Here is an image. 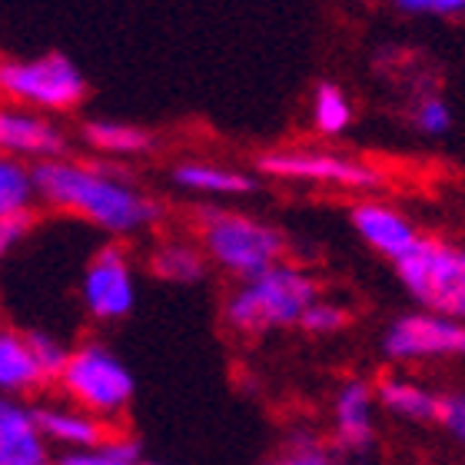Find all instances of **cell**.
<instances>
[{
  "label": "cell",
  "mask_w": 465,
  "mask_h": 465,
  "mask_svg": "<svg viewBox=\"0 0 465 465\" xmlns=\"http://www.w3.org/2000/svg\"><path fill=\"white\" fill-rule=\"evenodd\" d=\"M260 465H336V452L312 436L290 439L276 456L262 459Z\"/></svg>",
  "instance_id": "25"
},
{
  "label": "cell",
  "mask_w": 465,
  "mask_h": 465,
  "mask_svg": "<svg viewBox=\"0 0 465 465\" xmlns=\"http://www.w3.org/2000/svg\"><path fill=\"white\" fill-rule=\"evenodd\" d=\"M47 386L50 379L37 362L30 330H20L14 322L0 320V396L34 399Z\"/></svg>",
  "instance_id": "16"
},
{
  "label": "cell",
  "mask_w": 465,
  "mask_h": 465,
  "mask_svg": "<svg viewBox=\"0 0 465 465\" xmlns=\"http://www.w3.org/2000/svg\"><path fill=\"white\" fill-rule=\"evenodd\" d=\"M30 342H34V352H37L40 369L47 372L50 386H54V382H57V376H60V369H64V362H67L70 346L60 340V336H54V332H47V330H30Z\"/></svg>",
  "instance_id": "26"
},
{
  "label": "cell",
  "mask_w": 465,
  "mask_h": 465,
  "mask_svg": "<svg viewBox=\"0 0 465 465\" xmlns=\"http://www.w3.org/2000/svg\"><path fill=\"white\" fill-rule=\"evenodd\" d=\"M376 389V406L379 412L409 422V426H429L439 422V409H442V392L426 382H419L402 372H386L372 382Z\"/></svg>",
  "instance_id": "18"
},
{
  "label": "cell",
  "mask_w": 465,
  "mask_h": 465,
  "mask_svg": "<svg viewBox=\"0 0 465 465\" xmlns=\"http://www.w3.org/2000/svg\"><path fill=\"white\" fill-rule=\"evenodd\" d=\"M57 452L50 449L37 419V402L0 396V465H54Z\"/></svg>",
  "instance_id": "13"
},
{
  "label": "cell",
  "mask_w": 465,
  "mask_h": 465,
  "mask_svg": "<svg viewBox=\"0 0 465 465\" xmlns=\"http://www.w3.org/2000/svg\"><path fill=\"white\" fill-rule=\"evenodd\" d=\"M90 97L87 74L64 50H44L30 57H0V104L64 116Z\"/></svg>",
  "instance_id": "5"
},
{
  "label": "cell",
  "mask_w": 465,
  "mask_h": 465,
  "mask_svg": "<svg viewBox=\"0 0 465 465\" xmlns=\"http://www.w3.org/2000/svg\"><path fill=\"white\" fill-rule=\"evenodd\" d=\"M349 226L352 232L359 236L362 246L389 260L396 266L402 256L416 250L419 240L426 236V232L419 230V223L412 220L409 213H402L396 203H386V200H356V203L349 206Z\"/></svg>",
  "instance_id": "11"
},
{
  "label": "cell",
  "mask_w": 465,
  "mask_h": 465,
  "mask_svg": "<svg viewBox=\"0 0 465 465\" xmlns=\"http://www.w3.org/2000/svg\"><path fill=\"white\" fill-rule=\"evenodd\" d=\"M336 465H376L369 456H336Z\"/></svg>",
  "instance_id": "30"
},
{
  "label": "cell",
  "mask_w": 465,
  "mask_h": 465,
  "mask_svg": "<svg viewBox=\"0 0 465 465\" xmlns=\"http://www.w3.org/2000/svg\"><path fill=\"white\" fill-rule=\"evenodd\" d=\"M170 183L180 193L200 196V200H240L256 190V176L232 163L190 156V160H176L170 166Z\"/></svg>",
  "instance_id": "14"
},
{
  "label": "cell",
  "mask_w": 465,
  "mask_h": 465,
  "mask_svg": "<svg viewBox=\"0 0 465 465\" xmlns=\"http://www.w3.org/2000/svg\"><path fill=\"white\" fill-rule=\"evenodd\" d=\"M349 320H352V316H349V310L342 306V302L320 296L310 310L302 312V320L296 330H302L306 336H320V340H326V336H340V332L349 326Z\"/></svg>",
  "instance_id": "24"
},
{
  "label": "cell",
  "mask_w": 465,
  "mask_h": 465,
  "mask_svg": "<svg viewBox=\"0 0 465 465\" xmlns=\"http://www.w3.org/2000/svg\"><path fill=\"white\" fill-rule=\"evenodd\" d=\"M30 230H34V213H17L0 220V262H7L10 252L30 236Z\"/></svg>",
  "instance_id": "29"
},
{
  "label": "cell",
  "mask_w": 465,
  "mask_h": 465,
  "mask_svg": "<svg viewBox=\"0 0 465 465\" xmlns=\"http://www.w3.org/2000/svg\"><path fill=\"white\" fill-rule=\"evenodd\" d=\"M193 240L206 262L236 282L252 280L286 260V236L280 226L232 206H200Z\"/></svg>",
  "instance_id": "3"
},
{
  "label": "cell",
  "mask_w": 465,
  "mask_h": 465,
  "mask_svg": "<svg viewBox=\"0 0 465 465\" xmlns=\"http://www.w3.org/2000/svg\"><path fill=\"white\" fill-rule=\"evenodd\" d=\"M140 465H166V462H150V459H143V462H140Z\"/></svg>",
  "instance_id": "31"
},
{
  "label": "cell",
  "mask_w": 465,
  "mask_h": 465,
  "mask_svg": "<svg viewBox=\"0 0 465 465\" xmlns=\"http://www.w3.org/2000/svg\"><path fill=\"white\" fill-rule=\"evenodd\" d=\"M57 392L64 402L97 416L107 426H120L136 399V376L126 359L104 340H84L70 346L67 362L57 376Z\"/></svg>",
  "instance_id": "4"
},
{
  "label": "cell",
  "mask_w": 465,
  "mask_h": 465,
  "mask_svg": "<svg viewBox=\"0 0 465 465\" xmlns=\"http://www.w3.org/2000/svg\"><path fill=\"white\" fill-rule=\"evenodd\" d=\"M320 296V280L306 266L282 260L272 270L232 286L223 302V322L236 336L260 340L270 332L296 330L302 312Z\"/></svg>",
  "instance_id": "2"
},
{
  "label": "cell",
  "mask_w": 465,
  "mask_h": 465,
  "mask_svg": "<svg viewBox=\"0 0 465 465\" xmlns=\"http://www.w3.org/2000/svg\"><path fill=\"white\" fill-rule=\"evenodd\" d=\"M396 280L416 310L465 322V250L422 236L416 250L396 262Z\"/></svg>",
  "instance_id": "6"
},
{
  "label": "cell",
  "mask_w": 465,
  "mask_h": 465,
  "mask_svg": "<svg viewBox=\"0 0 465 465\" xmlns=\"http://www.w3.org/2000/svg\"><path fill=\"white\" fill-rule=\"evenodd\" d=\"M379 406L369 379H342L332 396V446L340 456H369L376 446Z\"/></svg>",
  "instance_id": "12"
},
{
  "label": "cell",
  "mask_w": 465,
  "mask_h": 465,
  "mask_svg": "<svg viewBox=\"0 0 465 465\" xmlns=\"http://www.w3.org/2000/svg\"><path fill=\"white\" fill-rule=\"evenodd\" d=\"M0 156L20 166H40L70 156V134L57 116L0 104Z\"/></svg>",
  "instance_id": "10"
},
{
  "label": "cell",
  "mask_w": 465,
  "mask_h": 465,
  "mask_svg": "<svg viewBox=\"0 0 465 465\" xmlns=\"http://www.w3.org/2000/svg\"><path fill=\"white\" fill-rule=\"evenodd\" d=\"M140 300L136 262L124 242H104L80 272V306L97 326H114L134 316Z\"/></svg>",
  "instance_id": "8"
},
{
  "label": "cell",
  "mask_w": 465,
  "mask_h": 465,
  "mask_svg": "<svg viewBox=\"0 0 465 465\" xmlns=\"http://www.w3.org/2000/svg\"><path fill=\"white\" fill-rule=\"evenodd\" d=\"M256 173L266 180L302 186H332L352 193H372L386 183V173L352 153H332L320 146H276L256 156Z\"/></svg>",
  "instance_id": "7"
},
{
  "label": "cell",
  "mask_w": 465,
  "mask_h": 465,
  "mask_svg": "<svg viewBox=\"0 0 465 465\" xmlns=\"http://www.w3.org/2000/svg\"><path fill=\"white\" fill-rule=\"evenodd\" d=\"M77 136L104 163H126V160H140L156 150V136L146 126L116 120V116H87Z\"/></svg>",
  "instance_id": "17"
},
{
  "label": "cell",
  "mask_w": 465,
  "mask_h": 465,
  "mask_svg": "<svg viewBox=\"0 0 465 465\" xmlns=\"http://www.w3.org/2000/svg\"><path fill=\"white\" fill-rule=\"evenodd\" d=\"M37 419H40V429H44V436H47L54 452H84V449H97V446H104V442L110 439V432H114V426L100 422L97 416H90V412H84V409L70 406V402H64V399L37 402Z\"/></svg>",
  "instance_id": "15"
},
{
  "label": "cell",
  "mask_w": 465,
  "mask_h": 465,
  "mask_svg": "<svg viewBox=\"0 0 465 465\" xmlns=\"http://www.w3.org/2000/svg\"><path fill=\"white\" fill-rule=\"evenodd\" d=\"M34 170L0 156V220L17 213H34Z\"/></svg>",
  "instance_id": "22"
},
{
  "label": "cell",
  "mask_w": 465,
  "mask_h": 465,
  "mask_svg": "<svg viewBox=\"0 0 465 465\" xmlns=\"http://www.w3.org/2000/svg\"><path fill=\"white\" fill-rule=\"evenodd\" d=\"M34 193L47 210L107 232L114 242L150 232L163 220V203L146 193L124 166L104 160L64 156L34 166Z\"/></svg>",
  "instance_id": "1"
},
{
  "label": "cell",
  "mask_w": 465,
  "mask_h": 465,
  "mask_svg": "<svg viewBox=\"0 0 465 465\" xmlns=\"http://www.w3.org/2000/svg\"><path fill=\"white\" fill-rule=\"evenodd\" d=\"M412 126H416V134L429 136V140H439V136H446L456 124V116H452V107H449L446 97H439V94H422V97L412 104V114H409Z\"/></svg>",
  "instance_id": "23"
},
{
  "label": "cell",
  "mask_w": 465,
  "mask_h": 465,
  "mask_svg": "<svg viewBox=\"0 0 465 465\" xmlns=\"http://www.w3.org/2000/svg\"><path fill=\"white\" fill-rule=\"evenodd\" d=\"M146 270L166 286H196L206 280L210 262L190 236H163L146 252Z\"/></svg>",
  "instance_id": "19"
},
{
  "label": "cell",
  "mask_w": 465,
  "mask_h": 465,
  "mask_svg": "<svg viewBox=\"0 0 465 465\" xmlns=\"http://www.w3.org/2000/svg\"><path fill=\"white\" fill-rule=\"evenodd\" d=\"M392 10L402 14V17L456 20V17H465V0H396Z\"/></svg>",
  "instance_id": "27"
},
{
  "label": "cell",
  "mask_w": 465,
  "mask_h": 465,
  "mask_svg": "<svg viewBox=\"0 0 465 465\" xmlns=\"http://www.w3.org/2000/svg\"><path fill=\"white\" fill-rule=\"evenodd\" d=\"M356 120V104L336 80H320L310 97V124L322 140H336Z\"/></svg>",
  "instance_id": "20"
},
{
  "label": "cell",
  "mask_w": 465,
  "mask_h": 465,
  "mask_svg": "<svg viewBox=\"0 0 465 465\" xmlns=\"http://www.w3.org/2000/svg\"><path fill=\"white\" fill-rule=\"evenodd\" d=\"M379 352L392 366L465 359V322L426 310L399 312L379 336Z\"/></svg>",
  "instance_id": "9"
},
{
  "label": "cell",
  "mask_w": 465,
  "mask_h": 465,
  "mask_svg": "<svg viewBox=\"0 0 465 465\" xmlns=\"http://www.w3.org/2000/svg\"><path fill=\"white\" fill-rule=\"evenodd\" d=\"M436 426L446 429V436L462 449L465 456V392H446L442 396V409H439Z\"/></svg>",
  "instance_id": "28"
},
{
  "label": "cell",
  "mask_w": 465,
  "mask_h": 465,
  "mask_svg": "<svg viewBox=\"0 0 465 465\" xmlns=\"http://www.w3.org/2000/svg\"><path fill=\"white\" fill-rule=\"evenodd\" d=\"M140 462H143V446L126 429H114L107 442L97 449L57 452V459H54V465H140Z\"/></svg>",
  "instance_id": "21"
}]
</instances>
